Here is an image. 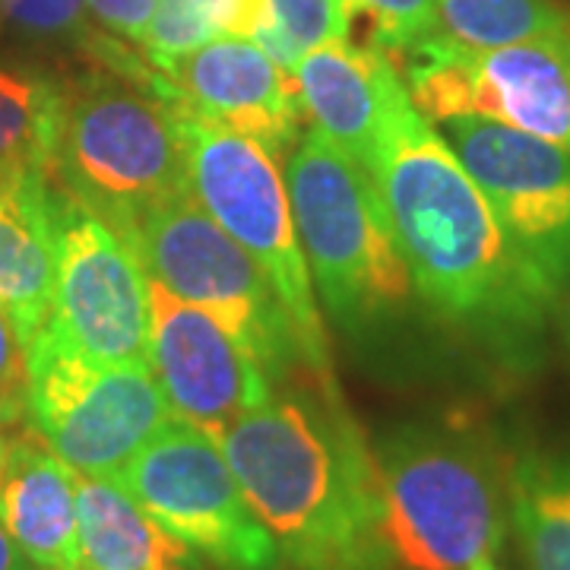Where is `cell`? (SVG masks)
Wrapping results in <instances>:
<instances>
[{"label": "cell", "instance_id": "20", "mask_svg": "<svg viewBox=\"0 0 570 570\" xmlns=\"http://www.w3.org/2000/svg\"><path fill=\"white\" fill-rule=\"evenodd\" d=\"M61 99V80L0 61V178L55 171Z\"/></svg>", "mask_w": 570, "mask_h": 570}, {"label": "cell", "instance_id": "21", "mask_svg": "<svg viewBox=\"0 0 570 570\" xmlns=\"http://www.w3.org/2000/svg\"><path fill=\"white\" fill-rule=\"evenodd\" d=\"M438 32L466 48L570 41V7L561 0H438Z\"/></svg>", "mask_w": 570, "mask_h": 570}, {"label": "cell", "instance_id": "31", "mask_svg": "<svg viewBox=\"0 0 570 570\" xmlns=\"http://www.w3.org/2000/svg\"><path fill=\"white\" fill-rule=\"evenodd\" d=\"M469 570H501V568L494 564V558H482V561H475Z\"/></svg>", "mask_w": 570, "mask_h": 570}, {"label": "cell", "instance_id": "17", "mask_svg": "<svg viewBox=\"0 0 570 570\" xmlns=\"http://www.w3.org/2000/svg\"><path fill=\"white\" fill-rule=\"evenodd\" d=\"M51 175L0 178V307L22 346L51 321L55 238L48 216Z\"/></svg>", "mask_w": 570, "mask_h": 570}, {"label": "cell", "instance_id": "12", "mask_svg": "<svg viewBox=\"0 0 570 570\" xmlns=\"http://www.w3.org/2000/svg\"><path fill=\"white\" fill-rule=\"evenodd\" d=\"M444 140L504 225L508 238L554 288L570 276V153L508 124L456 118Z\"/></svg>", "mask_w": 570, "mask_h": 570}, {"label": "cell", "instance_id": "13", "mask_svg": "<svg viewBox=\"0 0 570 570\" xmlns=\"http://www.w3.org/2000/svg\"><path fill=\"white\" fill-rule=\"evenodd\" d=\"M149 371L168 412L213 434L273 400L257 355L204 307L149 279Z\"/></svg>", "mask_w": 570, "mask_h": 570}, {"label": "cell", "instance_id": "2", "mask_svg": "<svg viewBox=\"0 0 570 570\" xmlns=\"http://www.w3.org/2000/svg\"><path fill=\"white\" fill-rule=\"evenodd\" d=\"M216 438L292 570H396L381 535L374 450L333 393L273 396Z\"/></svg>", "mask_w": 570, "mask_h": 570}, {"label": "cell", "instance_id": "32", "mask_svg": "<svg viewBox=\"0 0 570 570\" xmlns=\"http://www.w3.org/2000/svg\"><path fill=\"white\" fill-rule=\"evenodd\" d=\"M7 7H10V0H0V22L7 17Z\"/></svg>", "mask_w": 570, "mask_h": 570}, {"label": "cell", "instance_id": "24", "mask_svg": "<svg viewBox=\"0 0 570 570\" xmlns=\"http://www.w3.org/2000/svg\"><path fill=\"white\" fill-rule=\"evenodd\" d=\"M269 10L298 58L321 45L348 39L355 22L348 0H269Z\"/></svg>", "mask_w": 570, "mask_h": 570}, {"label": "cell", "instance_id": "5", "mask_svg": "<svg viewBox=\"0 0 570 570\" xmlns=\"http://www.w3.org/2000/svg\"><path fill=\"white\" fill-rule=\"evenodd\" d=\"M285 190L311 283L336 324L362 333L406 305L412 276L362 165L311 127L285 159Z\"/></svg>", "mask_w": 570, "mask_h": 570}, {"label": "cell", "instance_id": "1", "mask_svg": "<svg viewBox=\"0 0 570 570\" xmlns=\"http://www.w3.org/2000/svg\"><path fill=\"white\" fill-rule=\"evenodd\" d=\"M367 175L387 209L412 288L448 324L523 352L554 311V288L517 250L444 134L393 92Z\"/></svg>", "mask_w": 570, "mask_h": 570}, {"label": "cell", "instance_id": "11", "mask_svg": "<svg viewBox=\"0 0 570 570\" xmlns=\"http://www.w3.org/2000/svg\"><path fill=\"white\" fill-rule=\"evenodd\" d=\"M48 216L55 238L51 324L99 362L149 365V276L137 247L55 171Z\"/></svg>", "mask_w": 570, "mask_h": 570}, {"label": "cell", "instance_id": "29", "mask_svg": "<svg viewBox=\"0 0 570 570\" xmlns=\"http://www.w3.org/2000/svg\"><path fill=\"white\" fill-rule=\"evenodd\" d=\"M554 311H558V317H561V330H564V340H568V346H570V276L564 279V285L558 288Z\"/></svg>", "mask_w": 570, "mask_h": 570}, {"label": "cell", "instance_id": "23", "mask_svg": "<svg viewBox=\"0 0 570 570\" xmlns=\"http://www.w3.org/2000/svg\"><path fill=\"white\" fill-rule=\"evenodd\" d=\"M352 17H365L371 41L390 61L409 45L438 32V0H348Z\"/></svg>", "mask_w": 570, "mask_h": 570}, {"label": "cell", "instance_id": "6", "mask_svg": "<svg viewBox=\"0 0 570 570\" xmlns=\"http://www.w3.org/2000/svg\"><path fill=\"white\" fill-rule=\"evenodd\" d=\"M168 419L146 362H99L51 321L26 343V428L77 475L118 482Z\"/></svg>", "mask_w": 570, "mask_h": 570}, {"label": "cell", "instance_id": "22", "mask_svg": "<svg viewBox=\"0 0 570 570\" xmlns=\"http://www.w3.org/2000/svg\"><path fill=\"white\" fill-rule=\"evenodd\" d=\"M213 39H219V29L204 0H159L142 48L149 63L165 73L171 63L181 61Z\"/></svg>", "mask_w": 570, "mask_h": 570}, {"label": "cell", "instance_id": "14", "mask_svg": "<svg viewBox=\"0 0 570 570\" xmlns=\"http://www.w3.org/2000/svg\"><path fill=\"white\" fill-rule=\"evenodd\" d=\"M178 111L257 142L285 163L302 137L298 80L283 73L250 39L219 36L165 70Z\"/></svg>", "mask_w": 570, "mask_h": 570}, {"label": "cell", "instance_id": "18", "mask_svg": "<svg viewBox=\"0 0 570 570\" xmlns=\"http://www.w3.org/2000/svg\"><path fill=\"white\" fill-rule=\"evenodd\" d=\"M80 570H197L194 549L163 530L111 479L77 475Z\"/></svg>", "mask_w": 570, "mask_h": 570}, {"label": "cell", "instance_id": "27", "mask_svg": "<svg viewBox=\"0 0 570 570\" xmlns=\"http://www.w3.org/2000/svg\"><path fill=\"white\" fill-rule=\"evenodd\" d=\"M82 3L108 32L121 36L124 41L142 45L159 0H82Z\"/></svg>", "mask_w": 570, "mask_h": 570}, {"label": "cell", "instance_id": "26", "mask_svg": "<svg viewBox=\"0 0 570 570\" xmlns=\"http://www.w3.org/2000/svg\"><path fill=\"white\" fill-rule=\"evenodd\" d=\"M0 428H26V346L17 324L0 307Z\"/></svg>", "mask_w": 570, "mask_h": 570}, {"label": "cell", "instance_id": "3", "mask_svg": "<svg viewBox=\"0 0 570 570\" xmlns=\"http://www.w3.org/2000/svg\"><path fill=\"white\" fill-rule=\"evenodd\" d=\"M381 535L400 570H469L508 530V475L472 434L406 425L374 450Z\"/></svg>", "mask_w": 570, "mask_h": 570}, {"label": "cell", "instance_id": "25", "mask_svg": "<svg viewBox=\"0 0 570 570\" xmlns=\"http://www.w3.org/2000/svg\"><path fill=\"white\" fill-rule=\"evenodd\" d=\"M3 20L32 41H77L82 48L89 36L82 0H10Z\"/></svg>", "mask_w": 570, "mask_h": 570}, {"label": "cell", "instance_id": "4", "mask_svg": "<svg viewBox=\"0 0 570 570\" xmlns=\"http://www.w3.org/2000/svg\"><path fill=\"white\" fill-rule=\"evenodd\" d=\"M61 82L55 175L77 197L127 235L146 209L190 190L181 111L163 70L137 80L92 63Z\"/></svg>", "mask_w": 570, "mask_h": 570}, {"label": "cell", "instance_id": "8", "mask_svg": "<svg viewBox=\"0 0 570 570\" xmlns=\"http://www.w3.org/2000/svg\"><path fill=\"white\" fill-rule=\"evenodd\" d=\"M187 181L204 209L245 247L288 311L305 348L307 367L330 381L326 336L314 302V283L288 204L283 171L257 142L181 111Z\"/></svg>", "mask_w": 570, "mask_h": 570}, {"label": "cell", "instance_id": "30", "mask_svg": "<svg viewBox=\"0 0 570 570\" xmlns=\"http://www.w3.org/2000/svg\"><path fill=\"white\" fill-rule=\"evenodd\" d=\"M7 448H10V438H7V431L0 428V475H3V466H7Z\"/></svg>", "mask_w": 570, "mask_h": 570}, {"label": "cell", "instance_id": "15", "mask_svg": "<svg viewBox=\"0 0 570 570\" xmlns=\"http://www.w3.org/2000/svg\"><path fill=\"white\" fill-rule=\"evenodd\" d=\"M295 80L314 130L367 171L384 111L403 86L396 63L374 45L343 39L307 51Z\"/></svg>", "mask_w": 570, "mask_h": 570}, {"label": "cell", "instance_id": "7", "mask_svg": "<svg viewBox=\"0 0 570 570\" xmlns=\"http://www.w3.org/2000/svg\"><path fill=\"white\" fill-rule=\"evenodd\" d=\"M127 238L137 247L146 276L187 305L213 314L257 355L269 381H283L298 362L307 365L298 330L276 288L245 247L206 213L194 190L146 209L127 228Z\"/></svg>", "mask_w": 570, "mask_h": 570}, {"label": "cell", "instance_id": "10", "mask_svg": "<svg viewBox=\"0 0 570 570\" xmlns=\"http://www.w3.org/2000/svg\"><path fill=\"white\" fill-rule=\"evenodd\" d=\"M118 485L163 530L223 570H273L279 561L219 438L206 428L171 415L127 463Z\"/></svg>", "mask_w": 570, "mask_h": 570}, {"label": "cell", "instance_id": "9", "mask_svg": "<svg viewBox=\"0 0 570 570\" xmlns=\"http://www.w3.org/2000/svg\"><path fill=\"white\" fill-rule=\"evenodd\" d=\"M393 61L431 124L485 118L570 153V41L466 48L431 32Z\"/></svg>", "mask_w": 570, "mask_h": 570}, {"label": "cell", "instance_id": "16", "mask_svg": "<svg viewBox=\"0 0 570 570\" xmlns=\"http://www.w3.org/2000/svg\"><path fill=\"white\" fill-rule=\"evenodd\" d=\"M0 527L36 570H80L77 472L32 428H20L7 448Z\"/></svg>", "mask_w": 570, "mask_h": 570}, {"label": "cell", "instance_id": "19", "mask_svg": "<svg viewBox=\"0 0 570 570\" xmlns=\"http://www.w3.org/2000/svg\"><path fill=\"white\" fill-rule=\"evenodd\" d=\"M508 523L527 570H570V450H523L508 469Z\"/></svg>", "mask_w": 570, "mask_h": 570}, {"label": "cell", "instance_id": "28", "mask_svg": "<svg viewBox=\"0 0 570 570\" xmlns=\"http://www.w3.org/2000/svg\"><path fill=\"white\" fill-rule=\"evenodd\" d=\"M0 570H36L3 527H0Z\"/></svg>", "mask_w": 570, "mask_h": 570}]
</instances>
